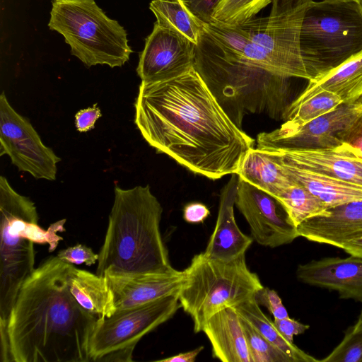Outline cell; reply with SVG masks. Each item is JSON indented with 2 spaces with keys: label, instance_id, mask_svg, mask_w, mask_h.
Returning a JSON list of instances; mask_svg holds the SVG:
<instances>
[{
  "label": "cell",
  "instance_id": "cell-10",
  "mask_svg": "<svg viewBox=\"0 0 362 362\" xmlns=\"http://www.w3.org/2000/svg\"><path fill=\"white\" fill-rule=\"evenodd\" d=\"M8 155L19 170L36 179L55 180L61 160L42 141L30 122L19 115L2 92L0 95V155Z\"/></svg>",
  "mask_w": 362,
  "mask_h": 362
},
{
  "label": "cell",
  "instance_id": "cell-16",
  "mask_svg": "<svg viewBox=\"0 0 362 362\" xmlns=\"http://www.w3.org/2000/svg\"><path fill=\"white\" fill-rule=\"evenodd\" d=\"M115 299L116 310L146 304L177 293L182 284L183 271L165 274L104 275Z\"/></svg>",
  "mask_w": 362,
  "mask_h": 362
},
{
  "label": "cell",
  "instance_id": "cell-19",
  "mask_svg": "<svg viewBox=\"0 0 362 362\" xmlns=\"http://www.w3.org/2000/svg\"><path fill=\"white\" fill-rule=\"evenodd\" d=\"M202 332L211 344L214 358L223 362H252L240 318L233 307L214 315Z\"/></svg>",
  "mask_w": 362,
  "mask_h": 362
},
{
  "label": "cell",
  "instance_id": "cell-40",
  "mask_svg": "<svg viewBox=\"0 0 362 362\" xmlns=\"http://www.w3.org/2000/svg\"><path fill=\"white\" fill-rule=\"evenodd\" d=\"M356 329H362V310L356 323L353 325Z\"/></svg>",
  "mask_w": 362,
  "mask_h": 362
},
{
  "label": "cell",
  "instance_id": "cell-22",
  "mask_svg": "<svg viewBox=\"0 0 362 362\" xmlns=\"http://www.w3.org/2000/svg\"><path fill=\"white\" fill-rule=\"evenodd\" d=\"M269 153L282 167L293 182L305 187L322 200L327 207L362 200V185L313 173L282 163L270 153Z\"/></svg>",
  "mask_w": 362,
  "mask_h": 362
},
{
  "label": "cell",
  "instance_id": "cell-4",
  "mask_svg": "<svg viewBox=\"0 0 362 362\" xmlns=\"http://www.w3.org/2000/svg\"><path fill=\"white\" fill-rule=\"evenodd\" d=\"M0 329H6L11 310L25 281L34 271V243L47 244L53 252L63 238L61 221L47 230L38 225L33 202L17 193L7 179L0 177Z\"/></svg>",
  "mask_w": 362,
  "mask_h": 362
},
{
  "label": "cell",
  "instance_id": "cell-14",
  "mask_svg": "<svg viewBox=\"0 0 362 362\" xmlns=\"http://www.w3.org/2000/svg\"><path fill=\"white\" fill-rule=\"evenodd\" d=\"M298 280L303 284L337 291L341 299L362 303V257H327L300 264Z\"/></svg>",
  "mask_w": 362,
  "mask_h": 362
},
{
  "label": "cell",
  "instance_id": "cell-13",
  "mask_svg": "<svg viewBox=\"0 0 362 362\" xmlns=\"http://www.w3.org/2000/svg\"><path fill=\"white\" fill-rule=\"evenodd\" d=\"M196 44L177 32L155 22L139 54L136 72L142 82H156L180 76L194 66Z\"/></svg>",
  "mask_w": 362,
  "mask_h": 362
},
{
  "label": "cell",
  "instance_id": "cell-31",
  "mask_svg": "<svg viewBox=\"0 0 362 362\" xmlns=\"http://www.w3.org/2000/svg\"><path fill=\"white\" fill-rule=\"evenodd\" d=\"M340 147L362 159V111L339 134Z\"/></svg>",
  "mask_w": 362,
  "mask_h": 362
},
{
  "label": "cell",
  "instance_id": "cell-24",
  "mask_svg": "<svg viewBox=\"0 0 362 362\" xmlns=\"http://www.w3.org/2000/svg\"><path fill=\"white\" fill-rule=\"evenodd\" d=\"M234 308L239 316L247 320L264 338L291 357L294 362L320 361L299 349L294 343L287 341L281 334L273 322L262 311L255 296Z\"/></svg>",
  "mask_w": 362,
  "mask_h": 362
},
{
  "label": "cell",
  "instance_id": "cell-29",
  "mask_svg": "<svg viewBox=\"0 0 362 362\" xmlns=\"http://www.w3.org/2000/svg\"><path fill=\"white\" fill-rule=\"evenodd\" d=\"M252 362H294L240 316Z\"/></svg>",
  "mask_w": 362,
  "mask_h": 362
},
{
  "label": "cell",
  "instance_id": "cell-18",
  "mask_svg": "<svg viewBox=\"0 0 362 362\" xmlns=\"http://www.w3.org/2000/svg\"><path fill=\"white\" fill-rule=\"evenodd\" d=\"M266 151L282 163L362 185V159L341 147L322 150Z\"/></svg>",
  "mask_w": 362,
  "mask_h": 362
},
{
  "label": "cell",
  "instance_id": "cell-25",
  "mask_svg": "<svg viewBox=\"0 0 362 362\" xmlns=\"http://www.w3.org/2000/svg\"><path fill=\"white\" fill-rule=\"evenodd\" d=\"M149 8L159 25L170 28L194 43H197L202 23L189 11L182 0H153Z\"/></svg>",
  "mask_w": 362,
  "mask_h": 362
},
{
  "label": "cell",
  "instance_id": "cell-23",
  "mask_svg": "<svg viewBox=\"0 0 362 362\" xmlns=\"http://www.w3.org/2000/svg\"><path fill=\"white\" fill-rule=\"evenodd\" d=\"M237 174L274 197L295 183L268 152L257 148L247 152Z\"/></svg>",
  "mask_w": 362,
  "mask_h": 362
},
{
  "label": "cell",
  "instance_id": "cell-20",
  "mask_svg": "<svg viewBox=\"0 0 362 362\" xmlns=\"http://www.w3.org/2000/svg\"><path fill=\"white\" fill-rule=\"evenodd\" d=\"M321 91L336 94L343 103H357L362 97V54L323 76L308 81L306 88L293 100L286 110L299 105Z\"/></svg>",
  "mask_w": 362,
  "mask_h": 362
},
{
  "label": "cell",
  "instance_id": "cell-37",
  "mask_svg": "<svg viewBox=\"0 0 362 362\" xmlns=\"http://www.w3.org/2000/svg\"><path fill=\"white\" fill-rule=\"evenodd\" d=\"M210 214L207 206L200 202L187 204L183 210V218L189 223L203 222Z\"/></svg>",
  "mask_w": 362,
  "mask_h": 362
},
{
  "label": "cell",
  "instance_id": "cell-38",
  "mask_svg": "<svg viewBox=\"0 0 362 362\" xmlns=\"http://www.w3.org/2000/svg\"><path fill=\"white\" fill-rule=\"evenodd\" d=\"M204 349V346H199L192 351L180 353L177 355L158 360V362H194L197 356Z\"/></svg>",
  "mask_w": 362,
  "mask_h": 362
},
{
  "label": "cell",
  "instance_id": "cell-17",
  "mask_svg": "<svg viewBox=\"0 0 362 362\" xmlns=\"http://www.w3.org/2000/svg\"><path fill=\"white\" fill-rule=\"evenodd\" d=\"M239 176L231 175L221 189L216 226L204 252L209 258L230 261L245 254L252 238L243 233L235 221L234 206L238 192Z\"/></svg>",
  "mask_w": 362,
  "mask_h": 362
},
{
  "label": "cell",
  "instance_id": "cell-41",
  "mask_svg": "<svg viewBox=\"0 0 362 362\" xmlns=\"http://www.w3.org/2000/svg\"><path fill=\"white\" fill-rule=\"evenodd\" d=\"M331 1H356L362 3V0H331Z\"/></svg>",
  "mask_w": 362,
  "mask_h": 362
},
{
  "label": "cell",
  "instance_id": "cell-35",
  "mask_svg": "<svg viewBox=\"0 0 362 362\" xmlns=\"http://www.w3.org/2000/svg\"><path fill=\"white\" fill-rule=\"evenodd\" d=\"M281 334L289 342L293 343V337L303 334L310 328L308 325L303 324L290 317L284 319H276L273 322Z\"/></svg>",
  "mask_w": 362,
  "mask_h": 362
},
{
  "label": "cell",
  "instance_id": "cell-11",
  "mask_svg": "<svg viewBox=\"0 0 362 362\" xmlns=\"http://www.w3.org/2000/svg\"><path fill=\"white\" fill-rule=\"evenodd\" d=\"M362 111L359 103H342L332 111L293 129L280 127L257 136L260 150L297 151L336 148L341 143L339 134Z\"/></svg>",
  "mask_w": 362,
  "mask_h": 362
},
{
  "label": "cell",
  "instance_id": "cell-33",
  "mask_svg": "<svg viewBox=\"0 0 362 362\" xmlns=\"http://www.w3.org/2000/svg\"><path fill=\"white\" fill-rule=\"evenodd\" d=\"M258 304L265 306L276 319L288 317V312L276 291L263 287L255 295Z\"/></svg>",
  "mask_w": 362,
  "mask_h": 362
},
{
  "label": "cell",
  "instance_id": "cell-30",
  "mask_svg": "<svg viewBox=\"0 0 362 362\" xmlns=\"http://www.w3.org/2000/svg\"><path fill=\"white\" fill-rule=\"evenodd\" d=\"M320 361L362 362V329L349 327L341 342Z\"/></svg>",
  "mask_w": 362,
  "mask_h": 362
},
{
  "label": "cell",
  "instance_id": "cell-2",
  "mask_svg": "<svg viewBox=\"0 0 362 362\" xmlns=\"http://www.w3.org/2000/svg\"><path fill=\"white\" fill-rule=\"evenodd\" d=\"M70 264L49 257L22 285L1 345L8 346L11 362H90L89 341L98 317L71 294Z\"/></svg>",
  "mask_w": 362,
  "mask_h": 362
},
{
  "label": "cell",
  "instance_id": "cell-7",
  "mask_svg": "<svg viewBox=\"0 0 362 362\" xmlns=\"http://www.w3.org/2000/svg\"><path fill=\"white\" fill-rule=\"evenodd\" d=\"M48 27L63 35L71 54L88 67H119L133 52L124 27L95 0H52Z\"/></svg>",
  "mask_w": 362,
  "mask_h": 362
},
{
  "label": "cell",
  "instance_id": "cell-42",
  "mask_svg": "<svg viewBox=\"0 0 362 362\" xmlns=\"http://www.w3.org/2000/svg\"><path fill=\"white\" fill-rule=\"evenodd\" d=\"M357 103L362 104V97L358 100V101Z\"/></svg>",
  "mask_w": 362,
  "mask_h": 362
},
{
  "label": "cell",
  "instance_id": "cell-26",
  "mask_svg": "<svg viewBox=\"0 0 362 362\" xmlns=\"http://www.w3.org/2000/svg\"><path fill=\"white\" fill-rule=\"evenodd\" d=\"M296 227L304 221L325 214L327 206L303 186L294 183L275 197Z\"/></svg>",
  "mask_w": 362,
  "mask_h": 362
},
{
  "label": "cell",
  "instance_id": "cell-3",
  "mask_svg": "<svg viewBox=\"0 0 362 362\" xmlns=\"http://www.w3.org/2000/svg\"><path fill=\"white\" fill-rule=\"evenodd\" d=\"M163 208L149 185L115 188L96 274H165L170 264L160 223Z\"/></svg>",
  "mask_w": 362,
  "mask_h": 362
},
{
  "label": "cell",
  "instance_id": "cell-27",
  "mask_svg": "<svg viewBox=\"0 0 362 362\" xmlns=\"http://www.w3.org/2000/svg\"><path fill=\"white\" fill-rule=\"evenodd\" d=\"M343 103L336 94L328 91H321L299 105L286 110L281 127L293 129L324 115Z\"/></svg>",
  "mask_w": 362,
  "mask_h": 362
},
{
  "label": "cell",
  "instance_id": "cell-34",
  "mask_svg": "<svg viewBox=\"0 0 362 362\" xmlns=\"http://www.w3.org/2000/svg\"><path fill=\"white\" fill-rule=\"evenodd\" d=\"M189 11L202 23L213 21L214 11L221 0H182Z\"/></svg>",
  "mask_w": 362,
  "mask_h": 362
},
{
  "label": "cell",
  "instance_id": "cell-1",
  "mask_svg": "<svg viewBox=\"0 0 362 362\" xmlns=\"http://www.w3.org/2000/svg\"><path fill=\"white\" fill-rule=\"evenodd\" d=\"M134 107V122L151 146L209 179L238 173L254 148L194 66L168 80L141 81Z\"/></svg>",
  "mask_w": 362,
  "mask_h": 362
},
{
  "label": "cell",
  "instance_id": "cell-39",
  "mask_svg": "<svg viewBox=\"0 0 362 362\" xmlns=\"http://www.w3.org/2000/svg\"><path fill=\"white\" fill-rule=\"evenodd\" d=\"M341 250L349 255L362 257V238L347 243Z\"/></svg>",
  "mask_w": 362,
  "mask_h": 362
},
{
  "label": "cell",
  "instance_id": "cell-21",
  "mask_svg": "<svg viewBox=\"0 0 362 362\" xmlns=\"http://www.w3.org/2000/svg\"><path fill=\"white\" fill-rule=\"evenodd\" d=\"M67 281L71 294L88 313L98 318L110 317L116 311L114 295L105 276L70 264Z\"/></svg>",
  "mask_w": 362,
  "mask_h": 362
},
{
  "label": "cell",
  "instance_id": "cell-8",
  "mask_svg": "<svg viewBox=\"0 0 362 362\" xmlns=\"http://www.w3.org/2000/svg\"><path fill=\"white\" fill-rule=\"evenodd\" d=\"M181 308L178 294L97 319L88 346L90 361H132L140 339Z\"/></svg>",
  "mask_w": 362,
  "mask_h": 362
},
{
  "label": "cell",
  "instance_id": "cell-28",
  "mask_svg": "<svg viewBox=\"0 0 362 362\" xmlns=\"http://www.w3.org/2000/svg\"><path fill=\"white\" fill-rule=\"evenodd\" d=\"M272 0H221L213 13V23L227 25L244 24Z\"/></svg>",
  "mask_w": 362,
  "mask_h": 362
},
{
  "label": "cell",
  "instance_id": "cell-36",
  "mask_svg": "<svg viewBox=\"0 0 362 362\" xmlns=\"http://www.w3.org/2000/svg\"><path fill=\"white\" fill-rule=\"evenodd\" d=\"M102 115L97 104L92 107L79 110L75 115L76 127L80 132H86L94 128L95 123Z\"/></svg>",
  "mask_w": 362,
  "mask_h": 362
},
{
  "label": "cell",
  "instance_id": "cell-32",
  "mask_svg": "<svg viewBox=\"0 0 362 362\" xmlns=\"http://www.w3.org/2000/svg\"><path fill=\"white\" fill-rule=\"evenodd\" d=\"M57 256L64 262L71 264L84 263L86 266L94 264L98 259V254H95L90 247L80 243L59 251Z\"/></svg>",
  "mask_w": 362,
  "mask_h": 362
},
{
  "label": "cell",
  "instance_id": "cell-12",
  "mask_svg": "<svg viewBox=\"0 0 362 362\" xmlns=\"http://www.w3.org/2000/svg\"><path fill=\"white\" fill-rule=\"evenodd\" d=\"M235 205L249 224L252 239L259 245L274 248L299 237L282 204L240 177Z\"/></svg>",
  "mask_w": 362,
  "mask_h": 362
},
{
  "label": "cell",
  "instance_id": "cell-6",
  "mask_svg": "<svg viewBox=\"0 0 362 362\" xmlns=\"http://www.w3.org/2000/svg\"><path fill=\"white\" fill-rule=\"evenodd\" d=\"M177 292L181 308L190 315L194 332H202L206 321L218 312L235 307L255 296L262 286L247 267L245 255L230 261L195 255L183 271Z\"/></svg>",
  "mask_w": 362,
  "mask_h": 362
},
{
  "label": "cell",
  "instance_id": "cell-15",
  "mask_svg": "<svg viewBox=\"0 0 362 362\" xmlns=\"http://www.w3.org/2000/svg\"><path fill=\"white\" fill-rule=\"evenodd\" d=\"M296 230L309 241L342 249L362 238V200L328 207L325 214L304 221Z\"/></svg>",
  "mask_w": 362,
  "mask_h": 362
},
{
  "label": "cell",
  "instance_id": "cell-43",
  "mask_svg": "<svg viewBox=\"0 0 362 362\" xmlns=\"http://www.w3.org/2000/svg\"><path fill=\"white\" fill-rule=\"evenodd\" d=\"M170 1H171V0H170Z\"/></svg>",
  "mask_w": 362,
  "mask_h": 362
},
{
  "label": "cell",
  "instance_id": "cell-9",
  "mask_svg": "<svg viewBox=\"0 0 362 362\" xmlns=\"http://www.w3.org/2000/svg\"><path fill=\"white\" fill-rule=\"evenodd\" d=\"M312 0H272L269 15L243 24L249 40L267 56L276 71L289 78L310 81L300 48L305 11Z\"/></svg>",
  "mask_w": 362,
  "mask_h": 362
},
{
  "label": "cell",
  "instance_id": "cell-5",
  "mask_svg": "<svg viewBox=\"0 0 362 362\" xmlns=\"http://www.w3.org/2000/svg\"><path fill=\"white\" fill-rule=\"evenodd\" d=\"M300 48L310 81L361 55L362 3L312 0L304 16Z\"/></svg>",
  "mask_w": 362,
  "mask_h": 362
}]
</instances>
